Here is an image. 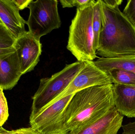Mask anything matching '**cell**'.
<instances>
[{
	"instance_id": "obj_18",
	"label": "cell",
	"mask_w": 135,
	"mask_h": 134,
	"mask_svg": "<svg viewBox=\"0 0 135 134\" xmlns=\"http://www.w3.org/2000/svg\"><path fill=\"white\" fill-rule=\"evenodd\" d=\"M123 13L135 27V0H128Z\"/></svg>"
},
{
	"instance_id": "obj_9",
	"label": "cell",
	"mask_w": 135,
	"mask_h": 134,
	"mask_svg": "<svg viewBox=\"0 0 135 134\" xmlns=\"http://www.w3.org/2000/svg\"><path fill=\"white\" fill-rule=\"evenodd\" d=\"M123 116L115 108L97 121L75 131L68 134H117L122 127Z\"/></svg>"
},
{
	"instance_id": "obj_16",
	"label": "cell",
	"mask_w": 135,
	"mask_h": 134,
	"mask_svg": "<svg viewBox=\"0 0 135 134\" xmlns=\"http://www.w3.org/2000/svg\"><path fill=\"white\" fill-rule=\"evenodd\" d=\"M107 73L112 79L113 84L135 86V73L119 69H114Z\"/></svg>"
},
{
	"instance_id": "obj_2",
	"label": "cell",
	"mask_w": 135,
	"mask_h": 134,
	"mask_svg": "<svg viewBox=\"0 0 135 134\" xmlns=\"http://www.w3.org/2000/svg\"><path fill=\"white\" fill-rule=\"evenodd\" d=\"M101 1L102 27L97 55L113 58L135 53V27L119 8Z\"/></svg>"
},
{
	"instance_id": "obj_13",
	"label": "cell",
	"mask_w": 135,
	"mask_h": 134,
	"mask_svg": "<svg viewBox=\"0 0 135 134\" xmlns=\"http://www.w3.org/2000/svg\"><path fill=\"white\" fill-rule=\"evenodd\" d=\"M99 69L105 72L119 69L135 73V53L113 58L100 57L93 61Z\"/></svg>"
},
{
	"instance_id": "obj_8",
	"label": "cell",
	"mask_w": 135,
	"mask_h": 134,
	"mask_svg": "<svg viewBox=\"0 0 135 134\" xmlns=\"http://www.w3.org/2000/svg\"><path fill=\"white\" fill-rule=\"evenodd\" d=\"M14 48L17 54L22 74L34 70L42 52L40 39L27 31L16 39Z\"/></svg>"
},
{
	"instance_id": "obj_7",
	"label": "cell",
	"mask_w": 135,
	"mask_h": 134,
	"mask_svg": "<svg viewBox=\"0 0 135 134\" xmlns=\"http://www.w3.org/2000/svg\"><path fill=\"white\" fill-rule=\"evenodd\" d=\"M75 94L58 100L30 118L31 127L42 134H58L60 116Z\"/></svg>"
},
{
	"instance_id": "obj_6",
	"label": "cell",
	"mask_w": 135,
	"mask_h": 134,
	"mask_svg": "<svg viewBox=\"0 0 135 134\" xmlns=\"http://www.w3.org/2000/svg\"><path fill=\"white\" fill-rule=\"evenodd\" d=\"M109 84H113L109 75L99 69L94 63L93 61H86L85 66L67 88L47 106L65 97L84 89Z\"/></svg>"
},
{
	"instance_id": "obj_24",
	"label": "cell",
	"mask_w": 135,
	"mask_h": 134,
	"mask_svg": "<svg viewBox=\"0 0 135 134\" xmlns=\"http://www.w3.org/2000/svg\"><path fill=\"white\" fill-rule=\"evenodd\" d=\"M0 134H16L14 131H8L3 128L2 127H0Z\"/></svg>"
},
{
	"instance_id": "obj_1",
	"label": "cell",
	"mask_w": 135,
	"mask_h": 134,
	"mask_svg": "<svg viewBox=\"0 0 135 134\" xmlns=\"http://www.w3.org/2000/svg\"><path fill=\"white\" fill-rule=\"evenodd\" d=\"M113 84L89 87L75 94L60 116L58 134L75 132L115 108Z\"/></svg>"
},
{
	"instance_id": "obj_20",
	"label": "cell",
	"mask_w": 135,
	"mask_h": 134,
	"mask_svg": "<svg viewBox=\"0 0 135 134\" xmlns=\"http://www.w3.org/2000/svg\"><path fill=\"white\" fill-rule=\"evenodd\" d=\"M122 134H135V121L123 125Z\"/></svg>"
},
{
	"instance_id": "obj_22",
	"label": "cell",
	"mask_w": 135,
	"mask_h": 134,
	"mask_svg": "<svg viewBox=\"0 0 135 134\" xmlns=\"http://www.w3.org/2000/svg\"><path fill=\"white\" fill-rule=\"evenodd\" d=\"M13 131L16 134H42L31 127L20 128Z\"/></svg>"
},
{
	"instance_id": "obj_23",
	"label": "cell",
	"mask_w": 135,
	"mask_h": 134,
	"mask_svg": "<svg viewBox=\"0 0 135 134\" xmlns=\"http://www.w3.org/2000/svg\"><path fill=\"white\" fill-rule=\"evenodd\" d=\"M103 1L105 4L111 7L119 6L123 2L122 0H104Z\"/></svg>"
},
{
	"instance_id": "obj_12",
	"label": "cell",
	"mask_w": 135,
	"mask_h": 134,
	"mask_svg": "<svg viewBox=\"0 0 135 134\" xmlns=\"http://www.w3.org/2000/svg\"><path fill=\"white\" fill-rule=\"evenodd\" d=\"M115 108L123 116L135 118V86L113 84Z\"/></svg>"
},
{
	"instance_id": "obj_21",
	"label": "cell",
	"mask_w": 135,
	"mask_h": 134,
	"mask_svg": "<svg viewBox=\"0 0 135 134\" xmlns=\"http://www.w3.org/2000/svg\"><path fill=\"white\" fill-rule=\"evenodd\" d=\"M32 0H12L17 8L22 10L28 8Z\"/></svg>"
},
{
	"instance_id": "obj_14",
	"label": "cell",
	"mask_w": 135,
	"mask_h": 134,
	"mask_svg": "<svg viewBox=\"0 0 135 134\" xmlns=\"http://www.w3.org/2000/svg\"><path fill=\"white\" fill-rule=\"evenodd\" d=\"M16 39L7 28L0 23V58L16 52Z\"/></svg>"
},
{
	"instance_id": "obj_10",
	"label": "cell",
	"mask_w": 135,
	"mask_h": 134,
	"mask_svg": "<svg viewBox=\"0 0 135 134\" xmlns=\"http://www.w3.org/2000/svg\"><path fill=\"white\" fill-rule=\"evenodd\" d=\"M26 21L21 16L12 0H0V23L16 39L24 34Z\"/></svg>"
},
{
	"instance_id": "obj_15",
	"label": "cell",
	"mask_w": 135,
	"mask_h": 134,
	"mask_svg": "<svg viewBox=\"0 0 135 134\" xmlns=\"http://www.w3.org/2000/svg\"><path fill=\"white\" fill-rule=\"evenodd\" d=\"M93 31L94 36V46L97 51L99 41V36L102 27V8L101 0L95 1L93 7Z\"/></svg>"
},
{
	"instance_id": "obj_5",
	"label": "cell",
	"mask_w": 135,
	"mask_h": 134,
	"mask_svg": "<svg viewBox=\"0 0 135 134\" xmlns=\"http://www.w3.org/2000/svg\"><path fill=\"white\" fill-rule=\"evenodd\" d=\"M58 4L57 0H32L28 7L30 14L26 24L28 31L37 38L40 39L61 27Z\"/></svg>"
},
{
	"instance_id": "obj_19",
	"label": "cell",
	"mask_w": 135,
	"mask_h": 134,
	"mask_svg": "<svg viewBox=\"0 0 135 134\" xmlns=\"http://www.w3.org/2000/svg\"><path fill=\"white\" fill-rule=\"evenodd\" d=\"M92 0H61L60 2L63 8L76 7L77 9L85 7Z\"/></svg>"
},
{
	"instance_id": "obj_3",
	"label": "cell",
	"mask_w": 135,
	"mask_h": 134,
	"mask_svg": "<svg viewBox=\"0 0 135 134\" xmlns=\"http://www.w3.org/2000/svg\"><path fill=\"white\" fill-rule=\"evenodd\" d=\"M94 0L85 7L77 8L69 28L67 49L80 62L93 61L97 56L93 31Z\"/></svg>"
},
{
	"instance_id": "obj_4",
	"label": "cell",
	"mask_w": 135,
	"mask_h": 134,
	"mask_svg": "<svg viewBox=\"0 0 135 134\" xmlns=\"http://www.w3.org/2000/svg\"><path fill=\"white\" fill-rule=\"evenodd\" d=\"M85 62L77 61L66 65L61 71L50 78H43L33 97L30 118L48 106L67 88L85 66Z\"/></svg>"
},
{
	"instance_id": "obj_11",
	"label": "cell",
	"mask_w": 135,
	"mask_h": 134,
	"mask_svg": "<svg viewBox=\"0 0 135 134\" xmlns=\"http://www.w3.org/2000/svg\"><path fill=\"white\" fill-rule=\"evenodd\" d=\"M23 75L16 52L0 58V87L11 90Z\"/></svg>"
},
{
	"instance_id": "obj_17",
	"label": "cell",
	"mask_w": 135,
	"mask_h": 134,
	"mask_svg": "<svg viewBox=\"0 0 135 134\" xmlns=\"http://www.w3.org/2000/svg\"><path fill=\"white\" fill-rule=\"evenodd\" d=\"M9 116L8 108L3 90L0 87V127H2Z\"/></svg>"
}]
</instances>
